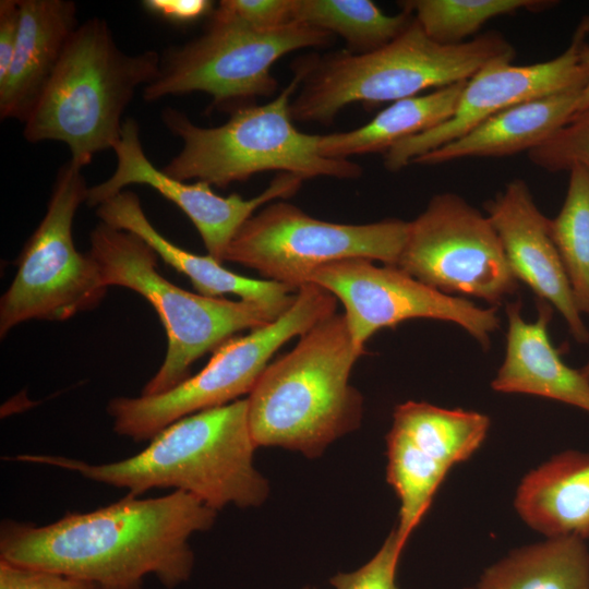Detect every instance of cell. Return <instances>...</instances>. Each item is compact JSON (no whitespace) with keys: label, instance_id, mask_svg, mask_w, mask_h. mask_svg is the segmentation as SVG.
<instances>
[{"label":"cell","instance_id":"obj_1","mask_svg":"<svg viewBox=\"0 0 589 589\" xmlns=\"http://www.w3.org/2000/svg\"><path fill=\"white\" fill-rule=\"evenodd\" d=\"M216 510L183 491L125 497L88 513H67L45 526L5 519L0 560L89 581L97 589H142L155 576L167 589L187 581L189 540L215 522Z\"/></svg>","mask_w":589,"mask_h":589},{"label":"cell","instance_id":"obj_2","mask_svg":"<svg viewBox=\"0 0 589 589\" xmlns=\"http://www.w3.org/2000/svg\"><path fill=\"white\" fill-rule=\"evenodd\" d=\"M255 447L247 399H237L175 421L143 450L122 460L93 465L35 454L12 459L75 471L137 497L153 489L172 488L217 512L229 504L255 507L266 500L267 481L253 465Z\"/></svg>","mask_w":589,"mask_h":589},{"label":"cell","instance_id":"obj_3","mask_svg":"<svg viewBox=\"0 0 589 589\" xmlns=\"http://www.w3.org/2000/svg\"><path fill=\"white\" fill-rule=\"evenodd\" d=\"M414 17V16H413ZM514 46L491 31L458 45L431 39L413 19L389 44L365 53L310 55L292 63L300 79L290 103L294 121L330 122L346 106H375L468 81L488 63L515 58Z\"/></svg>","mask_w":589,"mask_h":589},{"label":"cell","instance_id":"obj_4","mask_svg":"<svg viewBox=\"0 0 589 589\" xmlns=\"http://www.w3.org/2000/svg\"><path fill=\"white\" fill-rule=\"evenodd\" d=\"M364 351L344 314L334 313L301 335L268 364L247 398L255 446H278L312 458L360 425L363 399L349 384Z\"/></svg>","mask_w":589,"mask_h":589},{"label":"cell","instance_id":"obj_5","mask_svg":"<svg viewBox=\"0 0 589 589\" xmlns=\"http://www.w3.org/2000/svg\"><path fill=\"white\" fill-rule=\"evenodd\" d=\"M160 60L154 50L124 53L105 20L85 21L24 121V137L64 143L70 161L83 168L96 154L113 149L127 106L140 86L158 75Z\"/></svg>","mask_w":589,"mask_h":589},{"label":"cell","instance_id":"obj_6","mask_svg":"<svg viewBox=\"0 0 589 589\" xmlns=\"http://www.w3.org/2000/svg\"><path fill=\"white\" fill-rule=\"evenodd\" d=\"M299 86L300 79L294 75L273 100L238 108L217 127H200L184 113L165 109V125L183 145L163 170L181 181L195 179L221 188L265 171L288 172L303 180L360 177L359 165L324 157L320 135L293 125L290 103Z\"/></svg>","mask_w":589,"mask_h":589},{"label":"cell","instance_id":"obj_7","mask_svg":"<svg viewBox=\"0 0 589 589\" xmlns=\"http://www.w3.org/2000/svg\"><path fill=\"white\" fill-rule=\"evenodd\" d=\"M108 288L131 289L146 299L167 334V352L142 395L170 390L188 377L191 365L244 329L263 326L279 315L247 301L192 293L166 279L157 269L159 257L142 238L99 223L91 232L87 252Z\"/></svg>","mask_w":589,"mask_h":589},{"label":"cell","instance_id":"obj_8","mask_svg":"<svg viewBox=\"0 0 589 589\" xmlns=\"http://www.w3.org/2000/svg\"><path fill=\"white\" fill-rule=\"evenodd\" d=\"M336 302L321 286L302 285L287 311L244 336L224 341L200 372L170 390L110 399L107 412L113 420V431L142 442L181 418L237 400L252 390L272 356L284 344L336 313Z\"/></svg>","mask_w":589,"mask_h":589},{"label":"cell","instance_id":"obj_9","mask_svg":"<svg viewBox=\"0 0 589 589\" xmlns=\"http://www.w3.org/2000/svg\"><path fill=\"white\" fill-rule=\"evenodd\" d=\"M334 37L297 21L260 29L215 8L201 36L161 57L158 75L144 87L143 98L156 101L201 92L212 97L214 107L236 110L257 97L274 95L278 84L272 67L281 57L328 46Z\"/></svg>","mask_w":589,"mask_h":589},{"label":"cell","instance_id":"obj_10","mask_svg":"<svg viewBox=\"0 0 589 589\" xmlns=\"http://www.w3.org/2000/svg\"><path fill=\"white\" fill-rule=\"evenodd\" d=\"M88 187L72 161L58 171L47 211L25 243L0 299V336L26 321H65L96 308L107 287L96 262L77 251L72 226Z\"/></svg>","mask_w":589,"mask_h":589},{"label":"cell","instance_id":"obj_11","mask_svg":"<svg viewBox=\"0 0 589 589\" xmlns=\"http://www.w3.org/2000/svg\"><path fill=\"white\" fill-rule=\"evenodd\" d=\"M408 227L409 221L395 218L358 225L330 223L276 202L239 228L224 262L241 264L298 290L315 269L336 261L361 257L396 266Z\"/></svg>","mask_w":589,"mask_h":589},{"label":"cell","instance_id":"obj_12","mask_svg":"<svg viewBox=\"0 0 589 589\" xmlns=\"http://www.w3.org/2000/svg\"><path fill=\"white\" fill-rule=\"evenodd\" d=\"M396 266L441 292L495 308L518 289L488 215L449 192L434 195L409 221Z\"/></svg>","mask_w":589,"mask_h":589},{"label":"cell","instance_id":"obj_13","mask_svg":"<svg viewBox=\"0 0 589 589\" xmlns=\"http://www.w3.org/2000/svg\"><path fill=\"white\" fill-rule=\"evenodd\" d=\"M308 283L321 286L342 303L352 341L361 351L377 330L409 320L454 323L484 349L501 325L495 306H478L419 281L398 266H377L366 259L326 264L315 269Z\"/></svg>","mask_w":589,"mask_h":589},{"label":"cell","instance_id":"obj_14","mask_svg":"<svg viewBox=\"0 0 589 589\" xmlns=\"http://www.w3.org/2000/svg\"><path fill=\"white\" fill-rule=\"evenodd\" d=\"M588 35L589 15L578 24L567 49L551 60L525 65L507 59L488 63L466 81L452 117L394 145L384 154L385 168L399 171L512 106L585 85L588 73L580 50Z\"/></svg>","mask_w":589,"mask_h":589},{"label":"cell","instance_id":"obj_15","mask_svg":"<svg viewBox=\"0 0 589 589\" xmlns=\"http://www.w3.org/2000/svg\"><path fill=\"white\" fill-rule=\"evenodd\" d=\"M117 167L104 182L88 188L86 204L98 206L131 184H145L176 204L199 231L208 255L224 263L226 251L239 228L259 209L276 199L293 195L303 179L279 172L259 195L244 200L238 194L221 196L206 182L188 183L155 167L143 151L134 119L123 122L113 147Z\"/></svg>","mask_w":589,"mask_h":589},{"label":"cell","instance_id":"obj_16","mask_svg":"<svg viewBox=\"0 0 589 589\" xmlns=\"http://www.w3.org/2000/svg\"><path fill=\"white\" fill-rule=\"evenodd\" d=\"M485 209L518 283L560 312L577 342L588 344L589 330L552 239L550 219L538 208L527 183L513 179Z\"/></svg>","mask_w":589,"mask_h":589},{"label":"cell","instance_id":"obj_17","mask_svg":"<svg viewBox=\"0 0 589 589\" xmlns=\"http://www.w3.org/2000/svg\"><path fill=\"white\" fill-rule=\"evenodd\" d=\"M552 305L538 299L537 318L527 322L520 301L506 305L504 360L491 387L497 393L528 394L561 401L589 413V380L567 365L551 341Z\"/></svg>","mask_w":589,"mask_h":589},{"label":"cell","instance_id":"obj_18","mask_svg":"<svg viewBox=\"0 0 589 589\" xmlns=\"http://www.w3.org/2000/svg\"><path fill=\"white\" fill-rule=\"evenodd\" d=\"M96 215L101 223L142 238L166 264L184 274L200 294L213 298L235 294L276 315L287 311L296 300L297 290L288 285L244 277L225 268L208 254H194L172 243L152 225L132 191L123 190L99 204Z\"/></svg>","mask_w":589,"mask_h":589},{"label":"cell","instance_id":"obj_19","mask_svg":"<svg viewBox=\"0 0 589 589\" xmlns=\"http://www.w3.org/2000/svg\"><path fill=\"white\" fill-rule=\"evenodd\" d=\"M20 29L0 83V117L24 123L80 25L70 0H20Z\"/></svg>","mask_w":589,"mask_h":589},{"label":"cell","instance_id":"obj_20","mask_svg":"<svg viewBox=\"0 0 589 589\" xmlns=\"http://www.w3.org/2000/svg\"><path fill=\"white\" fill-rule=\"evenodd\" d=\"M585 85L512 106L461 137L433 149L413 164L434 166L465 158L529 153L562 129L575 115Z\"/></svg>","mask_w":589,"mask_h":589},{"label":"cell","instance_id":"obj_21","mask_svg":"<svg viewBox=\"0 0 589 589\" xmlns=\"http://www.w3.org/2000/svg\"><path fill=\"white\" fill-rule=\"evenodd\" d=\"M514 507L533 530L549 537L589 539V453L565 450L530 470Z\"/></svg>","mask_w":589,"mask_h":589},{"label":"cell","instance_id":"obj_22","mask_svg":"<svg viewBox=\"0 0 589 589\" xmlns=\"http://www.w3.org/2000/svg\"><path fill=\"white\" fill-rule=\"evenodd\" d=\"M465 83H455L397 100L357 129L320 135V153L336 159L378 152L385 154L400 141L429 131L449 119Z\"/></svg>","mask_w":589,"mask_h":589},{"label":"cell","instance_id":"obj_23","mask_svg":"<svg viewBox=\"0 0 589 589\" xmlns=\"http://www.w3.org/2000/svg\"><path fill=\"white\" fill-rule=\"evenodd\" d=\"M576 536L512 551L482 574L481 589H589V549Z\"/></svg>","mask_w":589,"mask_h":589},{"label":"cell","instance_id":"obj_24","mask_svg":"<svg viewBox=\"0 0 589 589\" xmlns=\"http://www.w3.org/2000/svg\"><path fill=\"white\" fill-rule=\"evenodd\" d=\"M489 429L483 413L409 400L395 408L389 431L449 470L479 449Z\"/></svg>","mask_w":589,"mask_h":589},{"label":"cell","instance_id":"obj_25","mask_svg":"<svg viewBox=\"0 0 589 589\" xmlns=\"http://www.w3.org/2000/svg\"><path fill=\"white\" fill-rule=\"evenodd\" d=\"M292 19L338 35L350 52L365 53L389 44L414 17L404 8L386 14L369 0H293Z\"/></svg>","mask_w":589,"mask_h":589},{"label":"cell","instance_id":"obj_26","mask_svg":"<svg viewBox=\"0 0 589 589\" xmlns=\"http://www.w3.org/2000/svg\"><path fill=\"white\" fill-rule=\"evenodd\" d=\"M556 3L550 0H407L399 5L412 13L431 39L458 45L494 17L521 10L539 12Z\"/></svg>","mask_w":589,"mask_h":589},{"label":"cell","instance_id":"obj_27","mask_svg":"<svg viewBox=\"0 0 589 589\" xmlns=\"http://www.w3.org/2000/svg\"><path fill=\"white\" fill-rule=\"evenodd\" d=\"M561 211L550 219V231L564 265L576 305L589 316V171L569 170Z\"/></svg>","mask_w":589,"mask_h":589},{"label":"cell","instance_id":"obj_28","mask_svg":"<svg viewBox=\"0 0 589 589\" xmlns=\"http://www.w3.org/2000/svg\"><path fill=\"white\" fill-rule=\"evenodd\" d=\"M530 161L550 172L574 166L589 171V108L576 112L549 140L528 153Z\"/></svg>","mask_w":589,"mask_h":589},{"label":"cell","instance_id":"obj_29","mask_svg":"<svg viewBox=\"0 0 589 589\" xmlns=\"http://www.w3.org/2000/svg\"><path fill=\"white\" fill-rule=\"evenodd\" d=\"M405 545L393 529L366 564L352 573H339L329 581L335 589H400L396 570Z\"/></svg>","mask_w":589,"mask_h":589},{"label":"cell","instance_id":"obj_30","mask_svg":"<svg viewBox=\"0 0 589 589\" xmlns=\"http://www.w3.org/2000/svg\"><path fill=\"white\" fill-rule=\"evenodd\" d=\"M0 589H97L86 580L0 560Z\"/></svg>","mask_w":589,"mask_h":589},{"label":"cell","instance_id":"obj_31","mask_svg":"<svg viewBox=\"0 0 589 589\" xmlns=\"http://www.w3.org/2000/svg\"><path fill=\"white\" fill-rule=\"evenodd\" d=\"M216 8L260 29H274L293 22V0H223Z\"/></svg>","mask_w":589,"mask_h":589},{"label":"cell","instance_id":"obj_32","mask_svg":"<svg viewBox=\"0 0 589 589\" xmlns=\"http://www.w3.org/2000/svg\"><path fill=\"white\" fill-rule=\"evenodd\" d=\"M143 7L153 14L178 24H189L212 14L209 0H145Z\"/></svg>","mask_w":589,"mask_h":589},{"label":"cell","instance_id":"obj_33","mask_svg":"<svg viewBox=\"0 0 589 589\" xmlns=\"http://www.w3.org/2000/svg\"><path fill=\"white\" fill-rule=\"evenodd\" d=\"M20 0L0 1V83L11 65L20 29Z\"/></svg>","mask_w":589,"mask_h":589},{"label":"cell","instance_id":"obj_34","mask_svg":"<svg viewBox=\"0 0 589 589\" xmlns=\"http://www.w3.org/2000/svg\"><path fill=\"white\" fill-rule=\"evenodd\" d=\"M580 61L588 73V80L581 91L576 112H579L589 108V45L587 44V41L581 47Z\"/></svg>","mask_w":589,"mask_h":589},{"label":"cell","instance_id":"obj_35","mask_svg":"<svg viewBox=\"0 0 589 589\" xmlns=\"http://www.w3.org/2000/svg\"><path fill=\"white\" fill-rule=\"evenodd\" d=\"M580 371L589 380V358L584 364V366L580 369Z\"/></svg>","mask_w":589,"mask_h":589},{"label":"cell","instance_id":"obj_36","mask_svg":"<svg viewBox=\"0 0 589 589\" xmlns=\"http://www.w3.org/2000/svg\"><path fill=\"white\" fill-rule=\"evenodd\" d=\"M467 589H481V588H479L478 586H476V587H471V588H467Z\"/></svg>","mask_w":589,"mask_h":589},{"label":"cell","instance_id":"obj_37","mask_svg":"<svg viewBox=\"0 0 589 589\" xmlns=\"http://www.w3.org/2000/svg\"><path fill=\"white\" fill-rule=\"evenodd\" d=\"M305 589H311V588H305Z\"/></svg>","mask_w":589,"mask_h":589}]
</instances>
